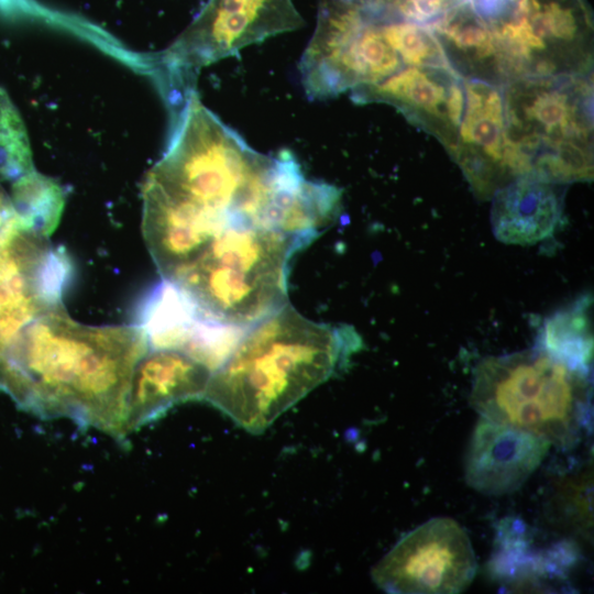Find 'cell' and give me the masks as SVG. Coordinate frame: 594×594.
Segmentation results:
<instances>
[{"label":"cell","instance_id":"7402d4cb","mask_svg":"<svg viewBox=\"0 0 594 594\" xmlns=\"http://www.w3.org/2000/svg\"><path fill=\"white\" fill-rule=\"evenodd\" d=\"M35 170L24 122L0 87V182H15Z\"/></svg>","mask_w":594,"mask_h":594},{"label":"cell","instance_id":"5bb4252c","mask_svg":"<svg viewBox=\"0 0 594 594\" xmlns=\"http://www.w3.org/2000/svg\"><path fill=\"white\" fill-rule=\"evenodd\" d=\"M142 230L162 278L175 282L231 222L232 217L200 209L143 185Z\"/></svg>","mask_w":594,"mask_h":594},{"label":"cell","instance_id":"30bf717a","mask_svg":"<svg viewBox=\"0 0 594 594\" xmlns=\"http://www.w3.org/2000/svg\"><path fill=\"white\" fill-rule=\"evenodd\" d=\"M302 24L292 0H209L162 62L179 73L190 72Z\"/></svg>","mask_w":594,"mask_h":594},{"label":"cell","instance_id":"3957f363","mask_svg":"<svg viewBox=\"0 0 594 594\" xmlns=\"http://www.w3.org/2000/svg\"><path fill=\"white\" fill-rule=\"evenodd\" d=\"M274 161L253 150L191 92L167 151L144 185L200 209L256 223Z\"/></svg>","mask_w":594,"mask_h":594},{"label":"cell","instance_id":"9a60e30c","mask_svg":"<svg viewBox=\"0 0 594 594\" xmlns=\"http://www.w3.org/2000/svg\"><path fill=\"white\" fill-rule=\"evenodd\" d=\"M551 446L535 433L481 417L466 450V484L490 496L514 493L540 466Z\"/></svg>","mask_w":594,"mask_h":594},{"label":"cell","instance_id":"277c9868","mask_svg":"<svg viewBox=\"0 0 594 594\" xmlns=\"http://www.w3.org/2000/svg\"><path fill=\"white\" fill-rule=\"evenodd\" d=\"M309 243L302 237L233 221L172 283L208 318L246 329L288 302L289 261Z\"/></svg>","mask_w":594,"mask_h":594},{"label":"cell","instance_id":"7a4b0ae2","mask_svg":"<svg viewBox=\"0 0 594 594\" xmlns=\"http://www.w3.org/2000/svg\"><path fill=\"white\" fill-rule=\"evenodd\" d=\"M361 344L353 327L314 322L287 302L244 330L202 399L244 430L262 433L345 367Z\"/></svg>","mask_w":594,"mask_h":594},{"label":"cell","instance_id":"d4e9b609","mask_svg":"<svg viewBox=\"0 0 594 594\" xmlns=\"http://www.w3.org/2000/svg\"><path fill=\"white\" fill-rule=\"evenodd\" d=\"M4 350L6 345L0 342V389L2 388L6 370Z\"/></svg>","mask_w":594,"mask_h":594},{"label":"cell","instance_id":"44dd1931","mask_svg":"<svg viewBox=\"0 0 594 594\" xmlns=\"http://www.w3.org/2000/svg\"><path fill=\"white\" fill-rule=\"evenodd\" d=\"M10 199L21 224L46 238L56 229L65 206L59 184L36 170L12 183Z\"/></svg>","mask_w":594,"mask_h":594},{"label":"cell","instance_id":"d6986e66","mask_svg":"<svg viewBox=\"0 0 594 594\" xmlns=\"http://www.w3.org/2000/svg\"><path fill=\"white\" fill-rule=\"evenodd\" d=\"M438 40L450 67L463 79L504 86L491 30L465 0L427 25Z\"/></svg>","mask_w":594,"mask_h":594},{"label":"cell","instance_id":"52a82bcc","mask_svg":"<svg viewBox=\"0 0 594 594\" xmlns=\"http://www.w3.org/2000/svg\"><path fill=\"white\" fill-rule=\"evenodd\" d=\"M493 35L504 85L592 74L593 24L584 0H473Z\"/></svg>","mask_w":594,"mask_h":594},{"label":"cell","instance_id":"e0dca14e","mask_svg":"<svg viewBox=\"0 0 594 594\" xmlns=\"http://www.w3.org/2000/svg\"><path fill=\"white\" fill-rule=\"evenodd\" d=\"M341 190L307 179L289 151L276 155L262 227L310 242L340 210Z\"/></svg>","mask_w":594,"mask_h":594},{"label":"cell","instance_id":"9c48e42d","mask_svg":"<svg viewBox=\"0 0 594 594\" xmlns=\"http://www.w3.org/2000/svg\"><path fill=\"white\" fill-rule=\"evenodd\" d=\"M476 573L465 530L452 518L429 519L405 535L373 568V582L386 593L457 594Z\"/></svg>","mask_w":594,"mask_h":594},{"label":"cell","instance_id":"ba28073f","mask_svg":"<svg viewBox=\"0 0 594 594\" xmlns=\"http://www.w3.org/2000/svg\"><path fill=\"white\" fill-rule=\"evenodd\" d=\"M406 65L382 21L361 0H324L299 73L311 99H329L378 84Z\"/></svg>","mask_w":594,"mask_h":594},{"label":"cell","instance_id":"5b68a950","mask_svg":"<svg viewBox=\"0 0 594 594\" xmlns=\"http://www.w3.org/2000/svg\"><path fill=\"white\" fill-rule=\"evenodd\" d=\"M507 136L528 174L565 185L593 178L592 74L503 86Z\"/></svg>","mask_w":594,"mask_h":594},{"label":"cell","instance_id":"ffe728a7","mask_svg":"<svg viewBox=\"0 0 594 594\" xmlns=\"http://www.w3.org/2000/svg\"><path fill=\"white\" fill-rule=\"evenodd\" d=\"M592 299L581 297L547 318L539 348L570 369L587 374L593 355Z\"/></svg>","mask_w":594,"mask_h":594},{"label":"cell","instance_id":"2e32d148","mask_svg":"<svg viewBox=\"0 0 594 594\" xmlns=\"http://www.w3.org/2000/svg\"><path fill=\"white\" fill-rule=\"evenodd\" d=\"M212 370L178 349H148L135 365L128 399L127 431L163 416L174 405L202 399Z\"/></svg>","mask_w":594,"mask_h":594},{"label":"cell","instance_id":"8fae6325","mask_svg":"<svg viewBox=\"0 0 594 594\" xmlns=\"http://www.w3.org/2000/svg\"><path fill=\"white\" fill-rule=\"evenodd\" d=\"M465 106L449 151L475 195L484 200L527 169L506 131L503 86L464 80Z\"/></svg>","mask_w":594,"mask_h":594},{"label":"cell","instance_id":"4fadbf2b","mask_svg":"<svg viewBox=\"0 0 594 594\" xmlns=\"http://www.w3.org/2000/svg\"><path fill=\"white\" fill-rule=\"evenodd\" d=\"M352 99L395 107L449 152L464 111V80L450 66H405L378 84L353 90Z\"/></svg>","mask_w":594,"mask_h":594},{"label":"cell","instance_id":"8992f818","mask_svg":"<svg viewBox=\"0 0 594 594\" xmlns=\"http://www.w3.org/2000/svg\"><path fill=\"white\" fill-rule=\"evenodd\" d=\"M470 403L482 418L566 447L588 421L587 374L540 348L488 356L475 369Z\"/></svg>","mask_w":594,"mask_h":594},{"label":"cell","instance_id":"ac0fdd59","mask_svg":"<svg viewBox=\"0 0 594 594\" xmlns=\"http://www.w3.org/2000/svg\"><path fill=\"white\" fill-rule=\"evenodd\" d=\"M534 174L520 176L493 196L492 229L503 243L534 244L551 235L563 212V189Z\"/></svg>","mask_w":594,"mask_h":594},{"label":"cell","instance_id":"603a6c76","mask_svg":"<svg viewBox=\"0 0 594 594\" xmlns=\"http://www.w3.org/2000/svg\"><path fill=\"white\" fill-rule=\"evenodd\" d=\"M373 12L429 25L465 0H361Z\"/></svg>","mask_w":594,"mask_h":594},{"label":"cell","instance_id":"6da1fadb","mask_svg":"<svg viewBox=\"0 0 594 594\" xmlns=\"http://www.w3.org/2000/svg\"><path fill=\"white\" fill-rule=\"evenodd\" d=\"M148 349L139 323L81 324L63 306L32 320L6 346L2 391L41 418L67 417L123 441L133 372Z\"/></svg>","mask_w":594,"mask_h":594},{"label":"cell","instance_id":"7c38bea8","mask_svg":"<svg viewBox=\"0 0 594 594\" xmlns=\"http://www.w3.org/2000/svg\"><path fill=\"white\" fill-rule=\"evenodd\" d=\"M73 265L63 248L22 238L0 240V342L6 346L41 315L63 307Z\"/></svg>","mask_w":594,"mask_h":594},{"label":"cell","instance_id":"cb8c5ba5","mask_svg":"<svg viewBox=\"0 0 594 594\" xmlns=\"http://www.w3.org/2000/svg\"><path fill=\"white\" fill-rule=\"evenodd\" d=\"M14 213L10 197L0 185V233Z\"/></svg>","mask_w":594,"mask_h":594}]
</instances>
